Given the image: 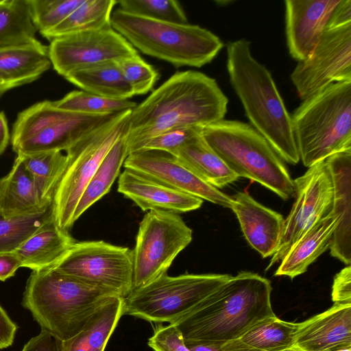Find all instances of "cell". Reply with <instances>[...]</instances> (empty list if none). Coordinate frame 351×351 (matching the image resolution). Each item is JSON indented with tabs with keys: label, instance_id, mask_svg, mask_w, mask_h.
<instances>
[{
	"label": "cell",
	"instance_id": "obj_1",
	"mask_svg": "<svg viewBox=\"0 0 351 351\" xmlns=\"http://www.w3.org/2000/svg\"><path fill=\"white\" fill-rule=\"evenodd\" d=\"M228 99L217 81L199 71H178L131 110L128 154L136 145L178 128L204 127L224 119Z\"/></svg>",
	"mask_w": 351,
	"mask_h": 351
},
{
	"label": "cell",
	"instance_id": "obj_22",
	"mask_svg": "<svg viewBox=\"0 0 351 351\" xmlns=\"http://www.w3.org/2000/svg\"><path fill=\"white\" fill-rule=\"evenodd\" d=\"M51 66L49 47L36 41L0 49V98L8 90L38 80Z\"/></svg>",
	"mask_w": 351,
	"mask_h": 351
},
{
	"label": "cell",
	"instance_id": "obj_24",
	"mask_svg": "<svg viewBox=\"0 0 351 351\" xmlns=\"http://www.w3.org/2000/svg\"><path fill=\"white\" fill-rule=\"evenodd\" d=\"M339 221L332 211L320 219L291 247L274 275L293 279L304 273L330 247Z\"/></svg>",
	"mask_w": 351,
	"mask_h": 351
},
{
	"label": "cell",
	"instance_id": "obj_10",
	"mask_svg": "<svg viewBox=\"0 0 351 351\" xmlns=\"http://www.w3.org/2000/svg\"><path fill=\"white\" fill-rule=\"evenodd\" d=\"M230 274L161 276L133 289L124 300V315L148 322L178 321L231 278Z\"/></svg>",
	"mask_w": 351,
	"mask_h": 351
},
{
	"label": "cell",
	"instance_id": "obj_2",
	"mask_svg": "<svg viewBox=\"0 0 351 351\" xmlns=\"http://www.w3.org/2000/svg\"><path fill=\"white\" fill-rule=\"evenodd\" d=\"M271 291L267 278L241 271L173 324L184 341L237 339L261 321L276 316L271 304Z\"/></svg>",
	"mask_w": 351,
	"mask_h": 351
},
{
	"label": "cell",
	"instance_id": "obj_39",
	"mask_svg": "<svg viewBox=\"0 0 351 351\" xmlns=\"http://www.w3.org/2000/svg\"><path fill=\"white\" fill-rule=\"evenodd\" d=\"M202 129L185 127L167 130L136 145L129 154L138 150H158L173 155L180 147L201 134Z\"/></svg>",
	"mask_w": 351,
	"mask_h": 351
},
{
	"label": "cell",
	"instance_id": "obj_32",
	"mask_svg": "<svg viewBox=\"0 0 351 351\" xmlns=\"http://www.w3.org/2000/svg\"><path fill=\"white\" fill-rule=\"evenodd\" d=\"M39 199L43 205L52 202L56 188L65 170L67 156L61 151L21 155Z\"/></svg>",
	"mask_w": 351,
	"mask_h": 351
},
{
	"label": "cell",
	"instance_id": "obj_27",
	"mask_svg": "<svg viewBox=\"0 0 351 351\" xmlns=\"http://www.w3.org/2000/svg\"><path fill=\"white\" fill-rule=\"evenodd\" d=\"M49 204L41 203L23 157L16 154L11 170L0 178V213L8 217L19 216L37 212Z\"/></svg>",
	"mask_w": 351,
	"mask_h": 351
},
{
	"label": "cell",
	"instance_id": "obj_5",
	"mask_svg": "<svg viewBox=\"0 0 351 351\" xmlns=\"http://www.w3.org/2000/svg\"><path fill=\"white\" fill-rule=\"evenodd\" d=\"M110 25L135 49L176 67L200 68L224 45L217 35L197 25L152 20L119 8L112 13Z\"/></svg>",
	"mask_w": 351,
	"mask_h": 351
},
{
	"label": "cell",
	"instance_id": "obj_49",
	"mask_svg": "<svg viewBox=\"0 0 351 351\" xmlns=\"http://www.w3.org/2000/svg\"><path fill=\"white\" fill-rule=\"evenodd\" d=\"M282 351H304L301 349H300L299 348H298L297 346H293V347L291 348H287V349H285L284 350H282Z\"/></svg>",
	"mask_w": 351,
	"mask_h": 351
},
{
	"label": "cell",
	"instance_id": "obj_26",
	"mask_svg": "<svg viewBox=\"0 0 351 351\" xmlns=\"http://www.w3.org/2000/svg\"><path fill=\"white\" fill-rule=\"evenodd\" d=\"M123 315V298L112 297L93 314L77 335L61 341L60 351H104Z\"/></svg>",
	"mask_w": 351,
	"mask_h": 351
},
{
	"label": "cell",
	"instance_id": "obj_40",
	"mask_svg": "<svg viewBox=\"0 0 351 351\" xmlns=\"http://www.w3.org/2000/svg\"><path fill=\"white\" fill-rule=\"evenodd\" d=\"M147 344L154 351H191L181 332L173 324L157 327Z\"/></svg>",
	"mask_w": 351,
	"mask_h": 351
},
{
	"label": "cell",
	"instance_id": "obj_38",
	"mask_svg": "<svg viewBox=\"0 0 351 351\" xmlns=\"http://www.w3.org/2000/svg\"><path fill=\"white\" fill-rule=\"evenodd\" d=\"M116 62L134 95H145L152 90L159 79L158 72L138 54Z\"/></svg>",
	"mask_w": 351,
	"mask_h": 351
},
{
	"label": "cell",
	"instance_id": "obj_21",
	"mask_svg": "<svg viewBox=\"0 0 351 351\" xmlns=\"http://www.w3.org/2000/svg\"><path fill=\"white\" fill-rule=\"evenodd\" d=\"M294 346L304 351H329L351 346V305L333 304L298 323Z\"/></svg>",
	"mask_w": 351,
	"mask_h": 351
},
{
	"label": "cell",
	"instance_id": "obj_3",
	"mask_svg": "<svg viewBox=\"0 0 351 351\" xmlns=\"http://www.w3.org/2000/svg\"><path fill=\"white\" fill-rule=\"evenodd\" d=\"M227 71L250 125L269 143L282 160L296 165L300 156L291 117L270 71L252 56L250 42H228Z\"/></svg>",
	"mask_w": 351,
	"mask_h": 351
},
{
	"label": "cell",
	"instance_id": "obj_16",
	"mask_svg": "<svg viewBox=\"0 0 351 351\" xmlns=\"http://www.w3.org/2000/svg\"><path fill=\"white\" fill-rule=\"evenodd\" d=\"M123 167L176 191L230 208L232 198L204 182L172 154L138 150L128 154Z\"/></svg>",
	"mask_w": 351,
	"mask_h": 351
},
{
	"label": "cell",
	"instance_id": "obj_15",
	"mask_svg": "<svg viewBox=\"0 0 351 351\" xmlns=\"http://www.w3.org/2000/svg\"><path fill=\"white\" fill-rule=\"evenodd\" d=\"M49 54L53 69L64 77L78 69L138 53L110 26L54 38L50 41Z\"/></svg>",
	"mask_w": 351,
	"mask_h": 351
},
{
	"label": "cell",
	"instance_id": "obj_19",
	"mask_svg": "<svg viewBox=\"0 0 351 351\" xmlns=\"http://www.w3.org/2000/svg\"><path fill=\"white\" fill-rule=\"evenodd\" d=\"M117 191L144 211L158 210L176 214L201 207L203 200L155 182L125 169L118 180Z\"/></svg>",
	"mask_w": 351,
	"mask_h": 351
},
{
	"label": "cell",
	"instance_id": "obj_31",
	"mask_svg": "<svg viewBox=\"0 0 351 351\" xmlns=\"http://www.w3.org/2000/svg\"><path fill=\"white\" fill-rule=\"evenodd\" d=\"M116 4V0H84L62 23L42 35L51 41L69 34L110 27Z\"/></svg>",
	"mask_w": 351,
	"mask_h": 351
},
{
	"label": "cell",
	"instance_id": "obj_20",
	"mask_svg": "<svg viewBox=\"0 0 351 351\" xmlns=\"http://www.w3.org/2000/svg\"><path fill=\"white\" fill-rule=\"evenodd\" d=\"M333 186L332 212L339 217L330 254L347 265L351 262V150L326 159Z\"/></svg>",
	"mask_w": 351,
	"mask_h": 351
},
{
	"label": "cell",
	"instance_id": "obj_23",
	"mask_svg": "<svg viewBox=\"0 0 351 351\" xmlns=\"http://www.w3.org/2000/svg\"><path fill=\"white\" fill-rule=\"evenodd\" d=\"M75 242L54 219L48 221L14 252L21 267L40 271L55 267Z\"/></svg>",
	"mask_w": 351,
	"mask_h": 351
},
{
	"label": "cell",
	"instance_id": "obj_34",
	"mask_svg": "<svg viewBox=\"0 0 351 351\" xmlns=\"http://www.w3.org/2000/svg\"><path fill=\"white\" fill-rule=\"evenodd\" d=\"M54 219L52 203L25 215L5 217L0 213V253L13 252L31 235Z\"/></svg>",
	"mask_w": 351,
	"mask_h": 351
},
{
	"label": "cell",
	"instance_id": "obj_13",
	"mask_svg": "<svg viewBox=\"0 0 351 351\" xmlns=\"http://www.w3.org/2000/svg\"><path fill=\"white\" fill-rule=\"evenodd\" d=\"M303 100L336 82H351V23L326 29L311 53L290 75Z\"/></svg>",
	"mask_w": 351,
	"mask_h": 351
},
{
	"label": "cell",
	"instance_id": "obj_47",
	"mask_svg": "<svg viewBox=\"0 0 351 351\" xmlns=\"http://www.w3.org/2000/svg\"><path fill=\"white\" fill-rule=\"evenodd\" d=\"M191 351H225L221 349L218 342L210 341H184Z\"/></svg>",
	"mask_w": 351,
	"mask_h": 351
},
{
	"label": "cell",
	"instance_id": "obj_14",
	"mask_svg": "<svg viewBox=\"0 0 351 351\" xmlns=\"http://www.w3.org/2000/svg\"><path fill=\"white\" fill-rule=\"evenodd\" d=\"M293 182L295 201L284 221L278 250L267 269L281 261L305 232L332 210L333 186L326 160L308 167Z\"/></svg>",
	"mask_w": 351,
	"mask_h": 351
},
{
	"label": "cell",
	"instance_id": "obj_4",
	"mask_svg": "<svg viewBox=\"0 0 351 351\" xmlns=\"http://www.w3.org/2000/svg\"><path fill=\"white\" fill-rule=\"evenodd\" d=\"M116 295L53 267L32 271L27 280L22 305L41 330L65 341L77 335L93 314Z\"/></svg>",
	"mask_w": 351,
	"mask_h": 351
},
{
	"label": "cell",
	"instance_id": "obj_11",
	"mask_svg": "<svg viewBox=\"0 0 351 351\" xmlns=\"http://www.w3.org/2000/svg\"><path fill=\"white\" fill-rule=\"evenodd\" d=\"M192 239V230L179 214L147 212L139 224L132 250L133 289L167 274L176 257Z\"/></svg>",
	"mask_w": 351,
	"mask_h": 351
},
{
	"label": "cell",
	"instance_id": "obj_30",
	"mask_svg": "<svg viewBox=\"0 0 351 351\" xmlns=\"http://www.w3.org/2000/svg\"><path fill=\"white\" fill-rule=\"evenodd\" d=\"M126 136L119 139L110 149L86 186L75 210L74 223L110 191L128 156Z\"/></svg>",
	"mask_w": 351,
	"mask_h": 351
},
{
	"label": "cell",
	"instance_id": "obj_33",
	"mask_svg": "<svg viewBox=\"0 0 351 351\" xmlns=\"http://www.w3.org/2000/svg\"><path fill=\"white\" fill-rule=\"evenodd\" d=\"M27 0L0 1V49L36 41Z\"/></svg>",
	"mask_w": 351,
	"mask_h": 351
},
{
	"label": "cell",
	"instance_id": "obj_35",
	"mask_svg": "<svg viewBox=\"0 0 351 351\" xmlns=\"http://www.w3.org/2000/svg\"><path fill=\"white\" fill-rule=\"evenodd\" d=\"M58 108L88 114H110L131 110L136 103L130 99H113L84 90H73L53 101Z\"/></svg>",
	"mask_w": 351,
	"mask_h": 351
},
{
	"label": "cell",
	"instance_id": "obj_36",
	"mask_svg": "<svg viewBox=\"0 0 351 351\" xmlns=\"http://www.w3.org/2000/svg\"><path fill=\"white\" fill-rule=\"evenodd\" d=\"M119 8L147 19L178 24H186L188 19L182 6L175 0H121Z\"/></svg>",
	"mask_w": 351,
	"mask_h": 351
},
{
	"label": "cell",
	"instance_id": "obj_42",
	"mask_svg": "<svg viewBox=\"0 0 351 351\" xmlns=\"http://www.w3.org/2000/svg\"><path fill=\"white\" fill-rule=\"evenodd\" d=\"M61 341L41 330L25 344L21 351H60Z\"/></svg>",
	"mask_w": 351,
	"mask_h": 351
},
{
	"label": "cell",
	"instance_id": "obj_44",
	"mask_svg": "<svg viewBox=\"0 0 351 351\" xmlns=\"http://www.w3.org/2000/svg\"><path fill=\"white\" fill-rule=\"evenodd\" d=\"M351 23V1L340 0L334 10L326 29Z\"/></svg>",
	"mask_w": 351,
	"mask_h": 351
},
{
	"label": "cell",
	"instance_id": "obj_18",
	"mask_svg": "<svg viewBox=\"0 0 351 351\" xmlns=\"http://www.w3.org/2000/svg\"><path fill=\"white\" fill-rule=\"evenodd\" d=\"M232 198L230 208L248 243L263 258L272 256L282 236L285 221L282 215L260 204L245 192H239Z\"/></svg>",
	"mask_w": 351,
	"mask_h": 351
},
{
	"label": "cell",
	"instance_id": "obj_28",
	"mask_svg": "<svg viewBox=\"0 0 351 351\" xmlns=\"http://www.w3.org/2000/svg\"><path fill=\"white\" fill-rule=\"evenodd\" d=\"M173 156L202 180L217 189L239 178L207 144L202 134L180 147Z\"/></svg>",
	"mask_w": 351,
	"mask_h": 351
},
{
	"label": "cell",
	"instance_id": "obj_9",
	"mask_svg": "<svg viewBox=\"0 0 351 351\" xmlns=\"http://www.w3.org/2000/svg\"><path fill=\"white\" fill-rule=\"evenodd\" d=\"M131 110L115 114L66 152V166L52 199L54 219L61 229L69 231L73 226L86 186L110 149L128 134Z\"/></svg>",
	"mask_w": 351,
	"mask_h": 351
},
{
	"label": "cell",
	"instance_id": "obj_41",
	"mask_svg": "<svg viewBox=\"0 0 351 351\" xmlns=\"http://www.w3.org/2000/svg\"><path fill=\"white\" fill-rule=\"evenodd\" d=\"M334 304L351 305V267L347 265L337 273L332 287Z\"/></svg>",
	"mask_w": 351,
	"mask_h": 351
},
{
	"label": "cell",
	"instance_id": "obj_29",
	"mask_svg": "<svg viewBox=\"0 0 351 351\" xmlns=\"http://www.w3.org/2000/svg\"><path fill=\"white\" fill-rule=\"evenodd\" d=\"M82 90L113 99H129L133 92L116 62L78 69L64 77Z\"/></svg>",
	"mask_w": 351,
	"mask_h": 351
},
{
	"label": "cell",
	"instance_id": "obj_17",
	"mask_svg": "<svg viewBox=\"0 0 351 351\" xmlns=\"http://www.w3.org/2000/svg\"><path fill=\"white\" fill-rule=\"evenodd\" d=\"M340 0H287L285 23L289 54L298 62L313 51Z\"/></svg>",
	"mask_w": 351,
	"mask_h": 351
},
{
	"label": "cell",
	"instance_id": "obj_46",
	"mask_svg": "<svg viewBox=\"0 0 351 351\" xmlns=\"http://www.w3.org/2000/svg\"><path fill=\"white\" fill-rule=\"evenodd\" d=\"M10 139L8 121L3 111H0V156L6 149Z\"/></svg>",
	"mask_w": 351,
	"mask_h": 351
},
{
	"label": "cell",
	"instance_id": "obj_7",
	"mask_svg": "<svg viewBox=\"0 0 351 351\" xmlns=\"http://www.w3.org/2000/svg\"><path fill=\"white\" fill-rule=\"evenodd\" d=\"M202 134L239 178L257 182L284 200L294 195L293 180L282 160L250 124L223 119L204 127Z\"/></svg>",
	"mask_w": 351,
	"mask_h": 351
},
{
	"label": "cell",
	"instance_id": "obj_25",
	"mask_svg": "<svg viewBox=\"0 0 351 351\" xmlns=\"http://www.w3.org/2000/svg\"><path fill=\"white\" fill-rule=\"evenodd\" d=\"M298 328V323L274 316L257 323L237 339L218 343L225 351H282L295 345Z\"/></svg>",
	"mask_w": 351,
	"mask_h": 351
},
{
	"label": "cell",
	"instance_id": "obj_6",
	"mask_svg": "<svg viewBox=\"0 0 351 351\" xmlns=\"http://www.w3.org/2000/svg\"><path fill=\"white\" fill-rule=\"evenodd\" d=\"M291 117L305 167L351 150V82L332 84L303 100Z\"/></svg>",
	"mask_w": 351,
	"mask_h": 351
},
{
	"label": "cell",
	"instance_id": "obj_37",
	"mask_svg": "<svg viewBox=\"0 0 351 351\" xmlns=\"http://www.w3.org/2000/svg\"><path fill=\"white\" fill-rule=\"evenodd\" d=\"M84 0H27L30 16L42 34L58 25Z\"/></svg>",
	"mask_w": 351,
	"mask_h": 351
},
{
	"label": "cell",
	"instance_id": "obj_8",
	"mask_svg": "<svg viewBox=\"0 0 351 351\" xmlns=\"http://www.w3.org/2000/svg\"><path fill=\"white\" fill-rule=\"evenodd\" d=\"M115 114H88L56 108L47 100L36 103L19 113L12 128V149L21 155L66 152Z\"/></svg>",
	"mask_w": 351,
	"mask_h": 351
},
{
	"label": "cell",
	"instance_id": "obj_48",
	"mask_svg": "<svg viewBox=\"0 0 351 351\" xmlns=\"http://www.w3.org/2000/svg\"><path fill=\"white\" fill-rule=\"evenodd\" d=\"M329 351H351V346H343Z\"/></svg>",
	"mask_w": 351,
	"mask_h": 351
},
{
	"label": "cell",
	"instance_id": "obj_43",
	"mask_svg": "<svg viewBox=\"0 0 351 351\" xmlns=\"http://www.w3.org/2000/svg\"><path fill=\"white\" fill-rule=\"evenodd\" d=\"M18 326L0 304V349L12 345Z\"/></svg>",
	"mask_w": 351,
	"mask_h": 351
},
{
	"label": "cell",
	"instance_id": "obj_12",
	"mask_svg": "<svg viewBox=\"0 0 351 351\" xmlns=\"http://www.w3.org/2000/svg\"><path fill=\"white\" fill-rule=\"evenodd\" d=\"M54 268L123 298L133 289L132 250L104 241H75Z\"/></svg>",
	"mask_w": 351,
	"mask_h": 351
},
{
	"label": "cell",
	"instance_id": "obj_45",
	"mask_svg": "<svg viewBox=\"0 0 351 351\" xmlns=\"http://www.w3.org/2000/svg\"><path fill=\"white\" fill-rule=\"evenodd\" d=\"M21 264L14 252L0 253V281L14 276Z\"/></svg>",
	"mask_w": 351,
	"mask_h": 351
}]
</instances>
